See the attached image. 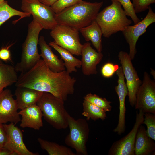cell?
Listing matches in <instances>:
<instances>
[{"mask_svg": "<svg viewBox=\"0 0 155 155\" xmlns=\"http://www.w3.org/2000/svg\"><path fill=\"white\" fill-rule=\"evenodd\" d=\"M146 17L142 21L133 25L126 26L122 32L123 36L129 47V55L133 60L137 53L136 44L139 37L146 31L150 24L155 22V13L150 6Z\"/></svg>", "mask_w": 155, "mask_h": 155, "instance_id": "cell-11", "label": "cell"}, {"mask_svg": "<svg viewBox=\"0 0 155 155\" xmlns=\"http://www.w3.org/2000/svg\"><path fill=\"white\" fill-rule=\"evenodd\" d=\"M81 67L83 74L86 76L96 74V66L102 61L103 55L96 51L87 42L83 44L81 50Z\"/></svg>", "mask_w": 155, "mask_h": 155, "instance_id": "cell-16", "label": "cell"}, {"mask_svg": "<svg viewBox=\"0 0 155 155\" xmlns=\"http://www.w3.org/2000/svg\"><path fill=\"white\" fill-rule=\"evenodd\" d=\"M5 0H0V3H2Z\"/></svg>", "mask_w": 155, "mask_h": 155, "instance_id": "cell-38", "label": "cell"}, {"mask_svg": "<svg viewBox=\"0 0 155 155\" xmlns=\"http://www.w3.org/2000/svg\"><path fill=\"white\" fill-rule=\"evenodd\" d=\"M119 67L118 65H114L110 63L105 64L102 67L101 72L104 77L108 78L112 76L118 70Z\"/></svg>", "mask_w": 155, "mask_h": 155, "instance_id": "cell-32", "label": "cell"}, {"mask_svg": "<svg viewBox=\"0 0 155 155\" xmlns=\"http://www.w3.org/2000/svg\"><path fill=\"white\" fill-rule=\"evenodd\" d=\"M118 57L126 80L129 101L130 105L133 107L136 101V93L142 82L133 65L129 54L121 51L119 52Z\"/></svg>", "mask_w": 155, "mask_h": 155, "instance_id": "cell-10", "label": "cell"}, {"mask_svg": "<svg viewBox=\"0 0 155 155\" xmlns=\"http://www.w3.org/2000/svg\"><path fill=\"white\" fill-rule=\"evenodd\" d=\"M69 134L65 139V144L74 149L78 155H88L86 146L90 132L89 125L86 120L75 119L67 113V115Z\"/></svg>", "mask_w": 155, "mask_h": 155, "instance_id": "cell-6", "label": "cell"}, {"mask_svg": "<svg viewBox=\"0 0 155 155\" xmlns=\"http://www.w3.org/2000/svg\"><path fill=\"white\" fill-rule=\"evenodd\" d=\"M79 30L69 26L58 24L51 30L53 42L73 55H81L83 45L80 42Z\"/></svg>", "mask_w": 155, "mask_h": 155, "instance_id": "cell-7", "label": "cell"}, {"mask_svg": "<svg viewBox=\"0 0 155 155\" xmlns=\"http://www.w3.org/2000/svg\"><path fill=\"white\" fill-rule=\"evenodd\" d=\"M6 132L7 140L5 147L16 155H38V153H33L26 148L23 140V134L21 130L15 126V124L10 123L3 124Z\"/></svg>", "mask_w": 155, "mask_h": 155, "instance_id": "cell-14", "label": "cell"}, {"mask_svg": "<svg viewBox=\"0 0 155 155\" xmlns=\"http://www.w3.org/2000/svg\"><path fill=\"white\" fill-rule=\"evenodd\" d=\"M112 3L98 13L95 20L102 30L103 36L106 38L118 32H122L132 22L127 18L119 2L115 1Z\"/></svg>", "mask_w": 155, "mask_h": 155, "instance_id": "cell-3", "label": "cell"}, {"mask_svg": "<svg viewBox=\"0 0 155 155\" xmlns=\"http://www.w3.org/2000/svg\"><path fill=\"white\" fill-rule=\"evenodd\" d=\"M2 62L1 61V60L0 59V65L3 64Z\"/></svg>", "mask_w": 155, "mask_h": 155, "instance_id": "cell-39", "label": "cell"}, {"mask_svg": "<svg viewBox=\"0 0 155 155\" xmlns=\"http://www.w3.org/2000/svg\"><path fill=\"white\" fill-rule=\"evenodd\" d=\"M43 29L42 25L34 19L28 24L27 35L22 44L21 60L14 67L17 72L27 71L40 59L38 45L39 34Z\"/></svg>", "mask_w": 155, "mask_h": 155, "instance_id": "cell-4", "label": "cell"}, {"mask_svg": "<svg viewBox=\"0 0 155 155\" xmlns=\"http://www.w3.org/2000/svg\"><path fill=\"white\" fill-rule=\"evenodd\" d=\"M134 149L135 155H149L155 152L154 140L148 136L145 127L141 125L136 135Z\"/></svg>", "mask_w": 155, "mask_h": 155, "instance_id": "cell-20", "label": "cell"}, {"mask_svg": "<svg viewBox=\"0 0 155 155\" xmlns=\"http://www.w3.org/2000/svg\"><path fill=\"white\" fill-rule=\"evenodd\" d=\"M16 100L11 90L6 89L0 94V123L15 124L20 121Z\"/></svg>", "mask_w": 155, "mask_h": 155, "instance_id": "cell-13", "label": "cell"}, {"mask_svg": "<svg viewBox=\"0 0 155 155\" xmlns=\"http://www.w3.org/2000/svg\"><path fill=\"white\" fill-rule=\"evenodd\" d=\"M144 113L141 110L137 112L135 122L131 131L126 136L114 142L110 148L109 155H134L136 135L140 126L143 124Z\"/></svg>", "mask_w": 155, "mask_h": 155, "instance_id": "cell-12", "label": "cell"}, {"mask_svg": "<svg viewBox=\"0 0 155 155\" xmlns=\"http://www.w3.org/2000/svg\"><path fill=\"white\" fill-rule=\"evenodd\" d=\"M143 124L147 127L146 132L148 137L155 140V114L150 113H145L144 114Z\"/></svg>", "mask_w": 155, "mask_h": 155, "instance_id": "cell-28", "label": "cell"}, {"mask_svg": "<svg viewBox=\"0 0 155 155\" xmlns=\"http://www.w3.org/2000/svg\"><path fill=\"white\" fill-rule=\"evenodd\" d=\"M151 73L153 75L154 78L155 79V71L151 69Z\"/></svg>", "mask_w": 155, "mask_h": 155, "instance_id": "cell-37", "label": "cell"}, {"mask_svg": "<svg viewBox=\"0 0 155 155\" xmlns=\"http://www.w3.org/2000/svg\"><path fill=\"white\" fill-rule=\"evenodd\" d=\"M132 4L136 13L144 11L150 5L155 3V0H132Z\"/></svg>", "mask_w": 155, "mask_h": 155, "instance_id": "cell-31", "label": "cell"}, {"mask_svg": "<svg viewBox=\"0 0 155 155\" xmlns=\"http://www.w3.org/2000/svg\"><path fill=\"white\" fill-rule=\"evenodd\" d=\"M13 44L7 46L3 47L0 49V59L4 61H10L11 60V56L9 48Z\"/></svg>", "mask_w": 155, "mask_h": 155, "instance_id": "cell-33", "label": "cell"}, {"mask_svg": "<svg viewBox=\"0 0 155 155\" xmlns=\"http://www.w3.org/2000/svg\"><path fill=\"white\" fill-rule=\"evenodd\" d=\"M18 113L22 117L20 125L21 127H28L39 130L43 127L42 113L36 104L21 110Z\"/></svg>", "mask_w": 155, "mask_h": 155, "instance_id": "cell-17", "label": "cell"}, {"mask_svg": "<svg viewBox=\"0 0 155 155\" xmlns=\"http://www.w3.org/2000/svg\"><path fill=\"white\" fill-rule=\"evenodd\" d=\"M57 0H39V1L45 5L51 6Z\"/></svg>", "mask_w": 155, "mask_h": 155, "instance_id": "cell-36", "label": "cell"}, {"mask_svg": "<svg viewBox=\"0 0 155 155\" xmlns=\"http://www.w3.org/2000/svg\"><path fill=\"white\" fill-rule=\"evenodd\" d=\"M79 31L87 42L91 41L98 52H101L102 49V30L95 20L89 25L81 28Z\"/></svg>", "mask_w": 155, "mask_h": 155, "instance_id": "cell-21", "label": "cell"}, {"mask_svg": "<svg viewBox=\"0 0 155 155\" xmlns=\"http://www.w3.org/2000/svg\"><path fill=\"white\" fill-rule=\"evenodd\" d=\"M82 0H57L51 7L55 14L81 2Z\"/></svg>", "mask_w": 155, "mask_h": 155, "instance_id": "cell-30", "label": "cell"}, {"mask_svg": "<svg viewBox=\"0 0 155 155\" xmlns=\"http://www.w3.org/2000/svg\"><path fill=\"white\" fill-rule=\"evenodd\" d=\"M135 109L155 114V82L146 72L136 94Z\"/></svg>", "mask_w": 155, "mask_h": 155, "instance_id": "cell-9", "label": "cell"}, {"mask_svg": "<svg viewBox=\"0 0 155 155\" xmlns=\"http://www.w3.org/2000/svg\"><path fill=\"white\" fill-rule=\"evenodd\" d=\"M103 4V1L91 3L82 1L55 15L58 24L67 26L78 30L95 20Z\"/></svg>", "mask_w": 155, "mask_h": 155, "instance_id": "cell-2", "label": "cell"}, {"mask_svg": "<svg viewBox=\"0 0 155 155\" xmlns=\"http://www.w3.org/2000/svg\"><path fill=\"white\" fill-rule=\"evenodd\" d=\"M21 9L23 12L32 15L33 19L40 24L43 29L51 30L58 24L51 7L39 0H22Z\"/></svg>", "mask_w": 155, "mask_h": 155, "instance_id": "cell-8", "label": "cell"}, {"mask_svg": "<svg viewBox=\"0 0 155 155\" xmlns=\"http://www.w3.org/2000/svg\"><path fill=\"white\" fill-rule=\"evenodd\" d=\"M64 101L49 92H43L36 104L44 120L54 128L65 129L68 126Z\"/></svg>", "mask_w": 155, "mask_h": 155, "instance_id": "cell-5", "label": "cell"}, {"mask_svg": "<svg viewBox=\"0 0 155 155\" xmlns=\"http://www.w3.org/2000/svg\"><path fill=\"white\" fill-rule=\"evenodd\" d=\"M41 148L49 155H76L69 148L40 138L37 139Z\"/></svg>", "mask_w": 155, "mask_h": 155, "instance_id": "cell-24", "label": "cell"}, {"mask_svg": "<svg viewBox=\"0 0 155 155\" xmlns=\"http://www.w3.org/2000/svg\"><path fill=\"white\" fill-rule=\"evenodd\" d=\"M14 67L4 63L0 65V94L7 86L16 83L18 77Z\"/></svg>", "mask_w": 155, "mask_h": 155, "instance_id": "cell-23", "label": "cell"}, {"mask_svg": "<svg viewBox=\"0 0 155 155\" xmlns=\"http://www.w3.org/2000/svg\"><path fill=\"white\" fill-rule=\"evenodd\" d=\"M31 14L29 13L16 9L10 6L8 2L5 0L0 3V27L11 18L16 16L20 17L17 22L23 18L29 17Z\"/></svg>", "mask_w": 155, "mask_h": 155, "instance_id": "cell-26", "label": "cell"}, {"mask_svg": "<svg viewBox=\"0 0 155 155\" xmlns=\"http://www.w3.org/2000/svg\"><path fill=\"white\" fill-rule=\"evenodd\" d=\"M116 73L118 76L117 86L115 87L119 100V114L118 123L113 131L120 135L125 130V114L126 108L125 100L128 95V89L121 66L119 67Z\"/></svg>", "mask_w": 155, "mask_h": 155, "instance_id": "cell-15", "label": "cell"}, {"mask_svg": "<svg viewBox=\"0 0 155 155\" xmlns=\"http://www.w3.org/2000/svg\"><path fill=\"white\" fill-rule=\"evenodd\" d=\"M84 99L106 111H110L112 109L111 102L108 101L105 98L100 97L96 94L88 93L84 97Z\"/></svg>", "mask_w": 155, "mask_h": 155, "instance_id": "cell-27", "label": "cell"}, {"mask_svg": "<svg viewBox=\"0 0 155 155\" xmlns=\"http://www.w3.org/2000/svg\"><path fill=\"white\" fill-rule=\"evenodd\" d=\"M112 2L115 1L119 2L123 8L127 16L130 17L133 22L136 24L141 20L137 16L135 13L132 2L130 0H111Z\"/></svg>", "mask_w": 155, "mask_h": 155, "instance_id": "cell-29", "label": "cell"}, {"mask_svg": "<svg viewBox=\"0 0 155 155\" xmlns=\"http://www.w3.org/2000/svg\"><path fill=\"white\" fill-rule=\"evenodd\" d=\"M82 106V114L86 117V120L91 119L96 121L100 119L104 120L107 117L106 111L86 100H84Z\"/></svg>", "mask_w": 155, "mask_h": 155, "instance_id": "cell-25", "label": "cell"}, {"mask_svg": "<svg viewBox=\"0 0 155 155\" xmlns=\"http://www.w3.org/2000/svg\"><path fill=\"white\" fill-rule=\"evenodd\" d=\"M76 81L66 70L53 72L40 59L31 69L21 73L15 86L49 92L65 101L69 95L74 93Z\"/></svg>", "mask_w": 155, "mask_h": 155, "instance_id": "cell-1", "label": "cell"}, {"mask_svg": "<svg viewBox=\"0 0 155 155\" xmlns=\"http://www.w3.org/2000/svg\"><path fill=\"white\" fill-rule=\"evenodd\" d=\"M49 45L53 47L60 54L61 59L64 61L66 71L69 73L77 72L76 68L81 67V61L75 57L67 50L56 44L53 41H50Z\"/></svg>", "mask_w": 155, "mask_h": 155, "instance_id": "cell-22", "label": "cell"}, {"mask_svg": "<svg viewBox=\"0 0 155 155\" xmlns=\"http://www.w3.org/2000/svg\"><path fill=\"white\" fill-rule=\"evenodd\" d=\"M7 140V134L3 126V124L0 123V147L5 146Z\"/></svg>", "mask_w": 155, "mask_h": 155, "instance_id": "cell-34", "label": "cell"}, {"mask_svg": "<svg viewBox=\"0 0 155 155\" xmlns=\"http://www.w3.org/2000/svg\"><path fill=\"white\" fill-rule=\"evenodd\" d=\"M38 44L41 50V57L51 70L59 72L66 70L63 61L59 59L58 56L53 53L43 36H41L39 37Z\"/></svg>", "mask_w": 155, "mask_h": 155, "instance_id": "cell-18", "label": "cell"}, {"mask_svg": "<svg viewBox=\"0 0 155 155\" xmlns=\"http://www.w3.org/2000/svg\"><path fill=\"white\" fill-rule=\"evenodd\" d=\"M0 155H16L5 146L0 147Z\"/></svg>", "mask_w": 155, "mask_h": 155, "instance_id": "cell-35", "label": "cell"}, {"mask_svg": "<svg viewBox=\"0 0 155 155\" xmlns=\"http://www.w3.org/2000/svg\"><path fill=\"white\" fill-rule=\"evenodd\" d=\"M43 92L27 87H16L15 95L18 109L36 104Z\"/></svg>", "mask_w": 155, "mask_h": 155, "instance_id": "cell-19", "label": "cell"}]
</instances>
